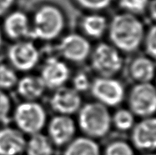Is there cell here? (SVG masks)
I'll use <instances>...</instances> for the list:
<instances>
[{
	"mask_svg": "<svg viewBox=\"0 0 156 155\" xmlns=\"http://www.w3.org/2000/svg\"><path fill=\"white\" fill-rule=\"evenodd\" d=\"M147 12L150 18L156 23V0H150V3L147 8Z\"/></svg>",
	"mask_w": 156,
	"mask_h": 155,
	"instance_id": "obj_30",
	"label": "cell"
},
{
	"mask_svg": "<svg viewBox=\"0 0 156 155\" xmlns=\"http://www.w3.org/2000/svg\"><path fill=\"white\" fill-rule=\"evenodd\" d=\"M63 155H102V149L97 140L80 135L64 147Z\"/></svg>",
	"mask_w": 156,
	"mask_h": 155,
	"instance_id": "obj_19",
	"label": "cell"
},
{
	"mask_svg": "<svg viewBox=\"0 0 156 155\" xmlns=\"http://www.w3.org/2000/svg\"><path fill=\"white\" fill-rule=\"evenodd\" d=\"M80 27L85 37L99 39L108 31V21L107 18L99 12H90L82 18Z\"/></svg>",
	"mask_w": 156,
	"mask_h": 155,
	"instance_id": "obj_18",
	"label": "cell"
},
{
	"mask_svg": "<svg viewBox=\"0 0 156 155\" xmlns=\"http://www.w3.org/2000/svg\"><path fill=\"white\" fill-rule=\"evenodd\" d=\"M102 155H136V150L129 141L117 139L105 145Z\"/></svg>",
	"mask_w": 156,
	"mask_h": 155,
	"instance_id": "obj_22",
	"label": "cell"
},
{
	"mask_svg": "<svg viewBox=\"0 0 156 155\" xmlns=\"http://www.w3.org/2000/svg\"><path fill=\"white\" fill-rule=\"evenodd\" d=\"M18 72L9 64L0 63V89L9 91L17 85L19 81Z\"/></svg>",
	"mask_w": 156,
	"mask_h": 155,
	"instance_id": "obj_23",
	"label": "cell"
},
{
	"mask_svg": "<svg viewBox=\"0 0 156 155\" xmlns=\"http://www.w3.org/2000/svg\"><path fill=\"white\" fill-rule=\"evenodd\" d=\"M137 118L127 107H119L112 113V127L121 132L129 133L137 122Z\"/></svg>",
	"mask_w": 156,
	"mask_h": 155,
	"instance_id": "obj_21",
	"label": "cell"
},
{
	"mask_svg": "<svg viewBox=\"0 0 156 155\" xmlns=\"http://www.w3.org/2000/svg\"><path fill=\"white\" fill-rule=\"evenodd\" d=\"M40 52L31 39L14 41L10 45L7 58L9 64L17 72L29 73L36 68L40 61Z\"/></svg>",
	"mask_w": 156,
	"mask_h": 155,
	"instance_id": "obj_8",
	"label": "cell"
},
{
	"mask_svg": "<svg viewBox=\"0 0 156 155\" xmlns=\"http://www.w3.org/2000/svg\"><path fill=\"white\" fill-rule=\"evenodd\" d=\"M140 155H156V152H148V153H141Z\"/></svg>",
	"mask_w": 156,
	"mask_h": 155,
	"instance_id": "obj_32",
	"label": "cell"
},
{
	"mask_svg": "<svg viewBox=\"0 0 156 155\" xmlns=\"http://www.w3.org/2000/svg\"><path fill=\"white\" fill-rule=\"evenodd\" d=\"M71 76V70L67 62L55 56H50L45 59L39 73L47 89L51 90L66 86Z\"/></svg>",
	"mask_w": 156,
	"mask_h": 155,
	"instance_id": "obj_11",
	"label": "cell"
},
{
	"mask_svg": "<svg viewBox=\"0 0 156 155\" xmlns=\"http://www.w3.org/2000/svg\"><path fill=\"white\" fill-rule=\"evenodd\" d=\"M129 134V142L136 151L156 152V115L140 118Z\"/></svg>",
	"mask_w": 156,
	"mask_h": 155,
	"instance_id": "obj_12",
	"label": "cell"
},
{
	"mask_svg": "<svg viewBox=\"0 0 156 155\" xmlns=\"http://www.w3.org/2000/svg\"><path fill=\"white\" fill-rule=\"evenodd\" d=\"M92 80L90 75L87 72L83 70L79 71L71 76V87L80 94H82L83 93L89 91Z\"/></svg>",
	"mask_w": 156,
	"mask_h": 155,
	"instance_id": "obj_25",
	"label": "cell"
},
{
	"mask_svg": "<svg viewBox=\"0 0 156 155\" xmlns=\"http://www.w3.org/2000/svg\"><path fill=\"white\" fill-rule=\"evenodd\" d=\"M145 29L138 16L123 12L108 22V35L113 46L121 53H134L143 44Z\"/></svg>",
	"mask_w": 156,
	"mask_h": 155,
	"instance_id": "obj_1",
	"label": "cell"
},
{
	"mask_svg": "<svg viewBox=\"0 0 156 155\" xmlns=\"http://www.w3.org/2000/svg\"><path fill=\"white\" fill-rule=\"evenodd\" d=\"M118 3L124 12L138 16L146 12L150 0H118Z\"/></svg>",
	"mask_w": 156,
	"mask_h": 155,
	"instance_id": "obj_26",
	"label": "cell"
},
{
	"mask_svg": "<svg viewBox=\"0 0 156 155\" xmlns=\"http://www.w3.org/2000/svg\"><path fill=\"white\" fill-rule=\"evenodd\" d=\"M15 2L16 0H0V17L9 13Z\"/></svg>",
	"mask_w": 156,
	"mask_h": 155,
	"instance_id": "obj_29",
	"label": "cell"
},
{
	"mask_svg": "<svg viewBox=\"0 0 156 155\" xmlns=\"http://www.w3.org/2000/svg\"><path fill=\"white\" fill-rule=\"evenodd\" d=\"M128 73L135 83H152L156 76L155 63L149 56H136L128 67Z\"/></svg>",
	"mask_w": 156,
	"mask_h": 155,
	"instance_id": "obj_16",
	"label": "cell"
},
{
	"mask_svg": "<svg viewBox=\"0 0 156 155\" xmlns=\"http://www.w3.org/2000/svg\"><path fill=\"white\" fill-rule=\"evenodd\" d=\"M143 44L147 56L156 61V23L145 32Z\"/></svg>",
	"mask_w": 156,
	"mask_h": 155,
	"instance_id": "obj_27",
	"label": "cell"
},
{
	"mask_svg": "<svg viewBox=\"0 0 156 155\" xmlns=\"http://www.w3.org/2000/svg\"><path fill=\"white\" fill-rule=\"evenodd\" d=\"M30 20L29 38L32 40H54L63 33L66 24L63 10L52 3H44L38 6Z\"/></svg>",
	"mask_w": 156,
	"mask_h": 155,
	"instance_id": "obj_3",
	"label": "cell"
},
{
	"mask_svg": "<svg viewBox=\"0 0 156 155\" xmlns=\"http://www.w3.org/2000/svg\"><path fill=\"white\" fill-rule=\"evenodd\" d=\"M114 0H75L77 4L90 12H100L108 9Z\"/></svg>",
	"mask_w": 156,
	"mask_h": 155,
	"instance_id": "obj_28",
	"label": "cell"
},
{
	"mask_svg": "<svg viewBox=\"0 0 156 155\" xmlns=\"http://www.w3.org/2000/svg\"><path fill=\"white\" fill-rule=\"evenodd\" d=\"M11 121L14 127L29 137L45 129L48 115L44 107L38 101L22 100L13 107Z\"/></svg>",
	"mask_w": 156,
	"mask_h": 155,
	"instance_id": "obj_4",
	"label": "cell"
},
{
	"mask_svg": "<svg viewBox=\"0 0 156 155\" xmlns=\"http://www.w3.org/2000/svg\"><path fill=\"white\" fill-rule=\"evenodd\" d=\"M76 124L83 136L95 140L104 139L113 129L110 108L95 100L87 102L77 113Z\"/></svg>",
	"mask_w": 156,
	"mask_h": 155,
	"instance_id": "obj_2",
	"label": "cell"
},
{
	"mask_svg": "<svg viewBox=\"0 0 156 155\" xmlns=\"http://www.w3.org/2000/svg\"><path fill=\"white\" fill-rule=\"evenodd\" d=\"M31 30V20L23 11H10L5 15L2 31L7 37L13 41L29 38Z\"/></svg>",
	"mask_w": 156,
	"mask_h": 155,
	"instance_id": "obj_14",
	"label": "cell"
},
{
	"mask_svg": "<svg viewBox=\"0 0 156 155\" xmlns=\"http://www.w3.org/2000/svg\"><path fill=\"white\" fill-rule=\"evenodd\" d=\"M3 31L2 29H0V49L2 48V45H3Z\"/></svg>",
	"mask_w": 156,
	"mask_h": 155,
	"instance_id": "obj_31",
	"label": "cell"
},
{
	"mask_svg": "<svg viewBox=\"0 0 156 155\" xmlns=\"http://www.w3.org/2000/svg\"><path fill=\"white\" fill-rule=\"evenodd\" d=\"M127 108L137 118L156 115V88L153 83H134L127 92Z\"/></svg>",
	"mask_w": 156,
	"mask_h": 155,
	"instance_id": "obj_7",
	"label": "cell"
},
{
	"mask_svg": "<svg viewBox=\"0 0 156 155\" xmlns=\"http://www.w3.org/2000/svg\"><path fill=\"white\" fill-rule=\"evenodd\" d=\"M15 89L19 97L24 101H38L47 90L39 75L30 73L19 79Z\"/></svg>",
	"mask_w": 156,
	"mask_h": 155,
	"instance_id": "obj_17",
	"label": "cell"
},
{
	"mask_svg": "<svg viewBox=\"0 0 156 155\" xmlns=\"http://www.w3.org/2000/svg\"><path fill=\"white\" fill-rule=\"evenodd\" d=\"M154 81H155V83H154V86H155V88H156V76H155V79H154Z\"/></svg>",
	"mask_w": 156,
	"mask_h": 155,
	"instance_id": "obj_33",
	"label": "cell"
},
{
	"mask_svg": "<svg viewBox=\"0 0 156 155\" xmlns=\"http://www.w3.org/2000/svg\"><path fill=\"white\" fill-rule=\"evenodd\" d=\"M93 48L89 39L83 34L69 33L60 38L58 52L66 62L80 63L89 58Z\"/></svg>",
	"mask_w": 156,
	"mask_h": 155,
	"instance_id": "obj_9",
	"label": "cell"
},
{
	"mask_svg": "<svg viewBox=\"0 0 156 155\" xmlns=\"http://www.w3.org/2000/svg\"><path fill=\"white\" fill-rule=\"evenodd\" d=\"M82 95L72 87L64 86L53 90L48 104L55 114L73 116L77 114L83 105Z\"/></svg>",
	"mask_w": 156,
	"mask_h": 155,
	"instance_id": "obj_13",
	"label": "cell"
},
{
	"mask_svg": "<svg viewBox=\"0 0 156 155\" xmlns=\"http://www.w3.org/2000/svg\"><path fill=\"white\" fill-rule=\"evenodd\" d=\"M89 92L94 99L108 108L120 107L126 99L125 86L116 77H96Z\"/></svg>",
	"mask_w": 156,
	"mask_h": 155,
	"instance_id": "obj_6",
	"label": "cell"
},
{
	"mask_svg": "<svg viewBox=\"0 0 156 155\" xmlns=\"http://www.w3.org/2000/svg\"><path fill=\"white\" fill-rule=\"evenodd\" d=\"M13 105L12 98L6 91L0 89V125H8L12 119Z\"/></svg>",
	"mask_w": 156,
	"mask_h": 155,
	"instance_id": "obj_24",
	"label": "cell"
},
{
	"mask_svg": "<svg viewBox=\"0 0 156 155\" xmlns=\"http://www.w3.org/2000/svg\"><path fill=\"white\" fill-rule=\"evenodd\" d=\"M27 136L16 127H0V155L24 154Z\"/></svg>",
	"mask_w": 156,
	"mask_h": 155,
	"instance_id": "obj_15",
	"label": "cell"
},
{
	"mask_svg": "<svg viewBox=\"0 0 156 155\" xmlns=\"http://www.w3.org/2000/svg\"><path fill=\"white\" fill-rule=\"evenodd\" d=\"M55 147L46 133H36L27 138L25 155H54Z\"/></svg>",
	"mask_w": 156,
	"mask_h": 155,
	"instance_id": "obj_20",
	"label": "cell"
},
{
	"mask_svg": "<svg viewBox=\"0 0 156 155\" xmlns=\"http://www.w3.org/2000/svg\"><path fill=\"white\" fill-rule=\"evenodd\" d=\"M89 59L91 69L99 77H116L124 65L121 52L104 42L93 48Z\"/></svg>",
	"mask_w": 156,
	"mask_h": 155,
	"instance_id": "obj_5",
	"label": "cell"
},
{
	"mask_svg": "<svg viewBox=\"0 0 156 155\" xmlns=\"http://www.w3.org/2000/svg\"><path fill=\"white\" fill-rule=\"evenodd\" d=\"M46 135L55 148H64L77 136L78 127L72 116L55 114L48 119Z\"/></svg>",
	"mask_w": 156,
	"mask_h": 155,
	"instance_id": "obj_10",
	"label": "cell"
}]
</instances>
